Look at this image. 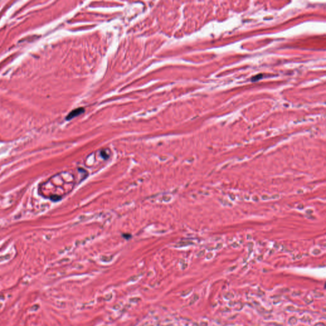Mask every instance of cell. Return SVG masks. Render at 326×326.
Listing matches in <instances>:
<instances>
[{
    "label": "cell",
    "mask_w": 326,
    "mask_h": 326,
    "mask_svg": "<svg viewBox=\"0 0 326 326\" xmlns=\"http://www.w3.org/2000/svg\"><path fill=\"white\" fill-rule=\"evenodd\" d=\"M84 111V109L83 108H77V109H75V110H73L67 116V119L68 120H70L72 118L75 117L77 116V115H80L81 114H82Z\"/></svg>",
    "instance_id": "cell-1"
}]
</instances>
